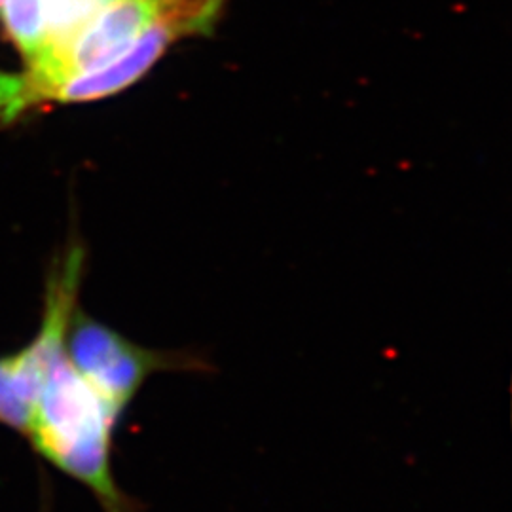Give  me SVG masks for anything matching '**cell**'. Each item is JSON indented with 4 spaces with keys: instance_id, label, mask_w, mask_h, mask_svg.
<instances>
[{
    "instance_id": "3",
    "label": "cell",
    "mask_w": 512,
    "mask_h": 512,
    "mask_svg": "<svg viewBox=\"0 0 512 512\" xmlns=\"http://www.w3.org/2000/svg\"><path fill=\"white\" fill-rule=\"evenodd\" d=\"M224 4L226 0H160L152 23L128 54L97 73L65 84L54 101L86 103L128 90L164 57L175 42L209 35L222 16Z\"/></svg>"
},
{
    "instance_id": "1",
    "label": "cell",
    "mask_w": 512,
    "mask_h": 512,
    "mask_svg": "<svg viewBox=\"0 0 512 512\" xmlns=\"http://www.w3.org/2000/svg\"><path fill=\"white\" fill-rule=\"evenodd\" d=\"M82 264V249H73L50 279L35 338L42 351L40 382L23 437L46 463L82 484L101 511L147 512L145 503L120 486L112 467L114 435L124 414L88 384L65 349Z\"/></svg>"
},
{
    "instance_id": "2",
    "label": "cell",
    "mask_w": 512,
    "mask_h": 512,
    "mask_svg": "<svg viewBox=\"0 0 512 512\" xmlns=\"http://www.w3.org/2000/svg\"><path fill=\"white\" fill-rule=\"evenodd\" d=\"M65 349L88 384L122 414L152 374L196 368V363L181 361L177 355L141 348L80 311L69 323Z\"/></svg>"
},
{
    "instance_id": "4",
    "label": "cell",
    "mask_w": 512,
    "mask_h": 512,
    "mask_svg": "<svg viewBox=\"0 0 512 512\" xmlns=\"http://www.w3.org/2000/svg\"><path fill=\"white\" fill-rule=\"evenodd\" d=\"M42 355L31 342L23 351L0 359V423L25 433L37 397Z\"/></svg>"
}]
</instances>
